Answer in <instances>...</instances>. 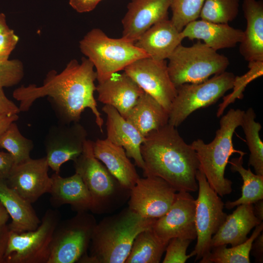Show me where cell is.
I'll return each mask as SVG.
<instances>
[{
  "label": "cell",
  "mask_w": 263,
  "mask_h": 263,
  "mask_svg": "<svg viewBox=\"0 0 263 263\" xmlns=\"http://www.w3.org/2000/svg\"><path fill=\"white\" fill-rule=\"evenodd\" d=\"M96 78L89 59L82 57L80 63L74 59L60 73L49 71L41 86L32 84L16 89L13 97L19 102L20 112H26L37 99L47 96L58 123L63 124L79 122L83 111L90 109L102 132L103 119L94 97Z\"/></svg>",
  "instance_id": "obj_1"
},
{
  "label": "cell",
  "mask_w": 263,
  "mask_h": 263,
  "mask_svg": "<svg viewBox=\"0 0 263 263\" xmlns=\"http://www.w3.org/2000/svg\"><path fill=\"white\" fill-rule=\"evenodd\" d=\"M176 128L168 124L145 137L141 147L143 175L160 177L177 192H195L200 166L197 155Z\"/></svg>",
  "instance_id": "obj_2"
},
{
  "label": "cell",
  "mask_w": 263,
  "mask_h": 263,
  "mask_svg": "<svg viewBox=\"0 0 263 263\" xmlns=\"http://www.w3.org/2000/svg\"><path fill=\"white\" fill-rule=\"evenodd\" d=\"M156 219L141 217L129 207L104 217L94 229L87 253L79 263H125L133 242Z\"/></svg>",
  "instance_id": "obj_3"
},
{
  "label": "cell",
  "mask_w": 263,
  "mask_h": 263,
  "mask_svg": "<svg viewBox=\"0 0 263 263\" xmlns=\"http://www.w3.org/2000/svg\"><path fill=\"white\" fill-rule=\"evenodd\" d=\"M244 111L239 109H230L220 121L213 140L206 144L201 139L190 144L196 152L199 168L204 173L210 186L220 196L232 191L231 180L225 177V168L230 156L234 153L244 155L246 153L235 150L232 137L235 130L241 126Z\"/></svg>",
  "instance_id": "obj_4"
},
{
  "label": "cell",
  "mask_w": 263,
  "mask_h": 263,
  "mask_svg": "<svg viewBox=\"0 0 263 263\" xmlns=\"http://www.w3.org/2000/svg\"><path fill=\"white\" fill-rule=\"evenodd\" d=\"M93 141L87 140L81 154L74 161L75 172L80 175L92 200L91 211L111 213L129 200L130 190L123 187L94 155Z\"/></svg>",
  "instance_id": "obj_5"
},
{
  "label": "cell",
  "mask_w": 263,
  "mask_h": 263,
  "mask_svg": "<svg viewBox=\"0 0 263 263\" xmlns=\"http://www.w3.org/2000/svg\"><path fill=\"white\" fill-rule=\"evenodd\" d=\"M81 53L94 65L98 83L125 68L137 59L149 57L134 43L123 38H113L94 28L79 41Z\"/></svg>",
  "instance_id": "obj_6"
},
{
  "label": "cell",
  "mask_w": 263,
  "mask_h": 263,
  "mask_svg": "<svg viewBox=\"0 0 263 263\" xmlns=\"http://www.w3.org/2000/svg\"><path fill=\"white\" fill-rule=\"evenodd\" d=\"M168 59L169 75L176 88L185 83L204 81L225 72L229 65L226 56L201 41L188 47L180 44Z\"/></svg>",
  "instance_id": "obj_7"
},
{
  "label": "cell",
  "mask_w": 263,
  "mask_h": 263,
  "mask_svg": "<svg viewBox=\"0 0 263 263\" xmlns=\"http://www.w3.org/2000/svg\"><path fill=\"white\" fill-rule=\"evenodd\" d=\"M60 218L57 210L49 208L36 229L19 233L9 230L4 262L48 263L53 235Z\"/></svg>",
  "instance_id": "obj_8"
},
{
  "label": "cell",
  "mask_w": 263,
  "mask_h": 263,
  "mask_svg": "<svg viewBox=\"0 0 263 263\" xmlns=\"http://www.w3.org/2000/svg\"><path fill=\"white\" fill-rule=\"evenodd\" d=\"M235 77L232 73L225 71L202 82L178 86L169 111V124L177 127L193 112L215 103L232 89Z\"/></svg>",
  "instance_id": "obj_9"
},
{
  "label": "cell",
  "mask_w": 263,
  "mask_h": 263,
  "mask_svg": "<svg viewBox=\"0 0 263 263\" xmlns=\"http://www.w3.org/2000/svg\"><path fill=\"white\" fill-rule=\"evenodd\" d=\"M96 224L88 211L59 222L53 235L48 263H78L87 253Z\"/></svg>",
  "instance_id": "obj_10"
},
{
  "label": "cell",
  "mask_w": 263,
  "mask_h": 263,
  "mask_svg": "<svg viewBox=\"0 0 263 263\" xmlns=\"http://www.w3.org/2000/svg\"><path fill=\"white\" fill-rule=\"evenodd\" d=\"M196 178L198 186V195L195 200L197 243L190 253L191 257L195 256V262L209 253L212 237L227 215L224 211V203L210 187L200 168L196 172Z\"/></svg>",
  "instance_id": "obj_11"
},
{
  "label": "cell",
  "mask_w": 263,
  "mask_h": 263,
  "mask_svg": "<svg viewBox=\"0 0 263 263\" xmlns=\"http://www.w3.org/2000/svg\"><path fill=\"white\" fill-rule=\"evenodd\" d=\"M124 72L169 112L177 94V88L169 75L166 60L141 58L127 66Z\"/></svg>",
  "instance_id": "obj_12"
},
{
  "label": "cell",
  "mask_w": 263,
  "mask_h": 263,
  "mask_svg": "<svg viewBox=\"0 0 263 263\" xmlns=\"http://www.w3.org/2000/svg\"><path fill=\"white\" fill-rule=\"evenodd\" d=\"M177 192L160 177H140L130 190L128 207L143 218L157 219L170 208Z\"/></svg>",
  "instance_id": "obj_13"
},
{
  "label": "cell",
  "mask_w": 263,
  "mask_h": 263,
  "mask_svg": "<svg viewBox=\"0 0 263 263\" xmlns=\"http://www.w3.org/2000/svg\"><path fill=\"white\" fill-rule=\"evenodd\" d=\"M87 136L86 129L79 122L52 125L44 140L49 168L59 174L64 163L74 161L81 154Z\"/></svg>",
  "instance_id": "obj_14"
},
{
  "label": "cell",
  "mask_w": 263,
  "mask_h": 263,
  "mask_svg": "<svg viewBox=\"0 0 263 263\" xmlns=\"http://www.w3.org/2000/svg\"><path fill=\"white\" fill-rule=\"evenodd\" d=\"M195 200L186 191L177 192L169 210L156 219L151 229L163 243L168 244L173 238L194 240L197 238Z\"/></svg>",
  "instance_id": "obj_15"
},
{
  "label": "cell",
  "mask_w": 263,
  "mask_h": 263,
  "mask_svg": "<svg viewBox=\"0 0 263 263\" xmlns=\"http://www.w3.org/2000/svg\"><path fill=\"white\" fill-rule=\"evenodd\" d=\"M49 166L46 157L30 158L15 165L6 182L30 204L50 192L52 184L48 175Z\"/></svg>",
  "instance_id": "obj_16"
},
{
  "label": "cell",
  "mask_w": 263,
  "mask_h": 263,
  "mask_svg": "<svg viewBox=\"0 0 263 263\" xmlns=\"http://www.w3.org/2000/svg\"><path fill=\"white\" fill-rule=\"evenodd\" d=\"M170 1L132 0L122 19V38L134 43L152 25L169 19Z\"/></svg>",
  "instance_id": "obj_17"
},
{
  "label": "cell",
  "mask_w": 263,
  "mask_h": 263,
  "mask_svg": "<svg viewBox=\"0 0 263 263\" xmlns=\"http://www.w3.org/2000/svg\"><path fill=\"white\" fill-rule=\"evenodd\" d=\"M96 91L99 102L113 107L125 119L144 93L125 72L114 73L98 83Z\"/></svg>",
  "instance_id": "obj_18"
},
{
  "label": "cell",
  "mask_w": 263,
  "mask_h": 263,
  "mask_svg": "<svg viewBox=\"0 0 263 263\" xmlns=\"http://www.w3.org/2000/svg\"><path fill=\"white\" fill-rule=\"evenodd\" d=\"M102 111L107 116V139L123 148L128 157L133 159L135 165L143 170L144 163L141 147L145 137L113 107L105 105Z\"/></svg>",
  "instance_id": "obj_19"
},
{
  "label": "cell",
  "mask_w": 263,
  "mask_h": 263,
  "mask_svg": "<svg viewBox=\"0 0 263 263\" xmlns=\"http://www.w3.org/2000/svg\"><path fill=\"white\" fill-rule=\"evenodd\" d=\"M184 39L170 19H167L152 25L134 43L150 57L158 60L168 59Z\"/></svg>",
  "instance_id": "obj_20"
},
{
  "label": "cell",
  "mask_w": 263,
  "mask_h": 263,
  "mask_svg": "<svg viewBox=\"0 0 263 263\" xmlns=\"http://www.w3.org/2000/svg\"><path fill=\"white\" fill-rule=\"evenodd\" d=\"M184 38L202 40L206 45L218 51L235 47L244 38V31L228 23H218L203 19L194 20L181 31Z\"/></svg>",
  "instance_id": "obj_21"
},
{
  "label": "cell",
  "mask_w": 263,
  "mask_h": 263,
  "mask_svg": "<svg viewBox=\"0 0 263 263\" xmlns=\"http://www.w3.org/2000/svg\"><path fill=\"white\" fill-rule=\"evenodd\" d=\"M51 177L52 184L50 201L53 207L68 204L76 213L91 210L90 193L79 174L75 172L71 176L63 177L54 172Z\"/></svg>",
  "instance_id": "obj_22"
},
{
  "label": "cell",
  "mask_w": 263,
  "mask_h": 263,
  "mask_svg": "<svg viewBox=\"0 0 263 263\" xmlns=\"http://www.w3.org/2000/svg\"><path fill=\"white\" fill-rule=\"evenodd\" d=\"M262 222L255 215L252 204L237 206L213 235L210 242L211 249L221 245L231 246L244 242L250 231Z\"/></svg>",
  "instance_id": "obj_23"
},
{
  "label": "cell",
  "mask_w": 263,
  "mask_h": 263,
  "mask_svg": "<svg viewBox=\"0 0 263 263\" xmlns=\"http://www.w3.org/2000/svg\"><path fill=\"white\" fill-rule=\"evenodd\" d=\"M93 149L94 156L123 187L131 189L134 186L140 177L123 148L106 138L93 142Z\"/></svg>",
  "instance_id": "obj_24"
},
{
  "label": "cell",
  "mask_w": 263,
  "mask_h": 263,
  "mask_svg": "<svg viewBox=\"0 0 263 263\" xmlns=\"http://www.w3.org/2000/svg\"><path fill=\"white\" fill-rule=\"evenodd\" d=\"M242 8L246 21L239 51L249 62L263 61V2L243 0Z\"/></svg>",
  "instance_id": "obj_25"
},
{
  "label": "cell",
  "mask_w": 263,
  "mask_h": 263,
  "mask_svg": "<svg viewBox=\"0 0 263 263\" xmlns=\"http://www.w3.org/2000/svg\"><path fill=\"white\" fill-rule=\"evenodd\" d=\"M0 202L12 219L8 226L11 231L22 232L36 229L40 223L31 204L0 180Z\"/></svg>",
  "instance_id": "obj_26"
},
{
  "label": "cell",
  "mask_w": 263,
  "mask_h": 263,
  "mask_svg": "<svg viewBox=\"0 0 263 263\" xmlns=\"http://www.w3.org/2000/svg\"><path fill=\"white\" fill-rule=\"evenodd\" d=\"M126 119L146 137L169 124V112L152 96L144 92Z\"/></svg>",
  "instance_id": "obj_27"
},
{
  "label": "cell",
  "mask_w": 263,
  "mask_h": 263,
  "mask_svg": "<svg viewBox=\"0 0 263 263\" xmlns=\"http://www.w3.org/2000/svg\"><path fill=\"white\" fill-rule=\"evenodd\" d=\"M243 157L244 155H240L228 161L231 165V170L240 174L243 184L241 196L234 201H227L225 204V207L228 209L240 205L253 204L263 199V175L253 173L250 168L245 169L243 167Z\"/></svg>",
  "instance_id": "obj_28"
},
{
  "label": "cell",
  "mask_w": 263,
  "mask_h": 263,
  "mask_svg": "<svg viewBox=\"0 0 263 263\" xmlns=\"http://www.w3.org/2000/svg\"><path fill=\"white\" fill-rule=\"evenodd\" d=\"M167 245L151 227L143 230L135 237L125 263H159Z\"/></svg>",
  "instance_id": "obj_29"
},
{
  "label": "cell",
  "mask_w": 263,
  "mask_h": 263,
  "mask_svg": "<svg viewBox=\"0 0 263 263\" xmlns=\"http://www.w3.org/2000/svg\"><path fill=\"white\" fill-rule=\"evenodd\" d=\"M249 238L242 244L227 248V245L214 247L200 263H250L249 254L255 238L263 231V223L255 227Z\"/></svg>",
  "instance_id": "obj_30"
},
{
  "label": "cell",
  "mask_w": 263,
  "mask_h": 263,
  "mask_svg": "<svg viewBox=\"0 0 263 263\" xmlns=\"http://www.w3.org/2000/svg\"><path fill=\"white\" fill-rule=\"evenodd\" d=\"M255 118L254 110L249 108L244 111L241 126L250 152L248 166L253 167L255 174L263 175V143L259 135L262 126Z\"/></svg>",
  "instance_id": "obj_31"
},
{
  "label": "cell",
  "mask_w": 263,
  "mask_h": 263,
  "mask_svg": "<svg viewBox=\"0 0 263 263\" xmlns=\"http://www.w3.org/2000/svg\"><path fill=\"white\" fill-rule=\"evenodd\" d=\"M0 148L6 150L12 155L15 165L31 158L34 143L21 133L17 124L13 122L0 134Z\"/></svg>",
  "instance_id": "obj_32"
},
{
  "label": "cell",
  "mask_w": 263,
  "mask_h": 263,
  "mask_svg": "<svg viewBox=\"0 0 263 263\" xmlns=\"http://www.w3.org/2000/svg\"><path fill=\"white\" fill-rule=\"evenodd\" d=\"M240 0H205L200 17L218 23H228L239 14Z\"/></svg>",
  "instance_id": "obj_33"
},
{
  "label": "cell",
  "mask_w": 263,
  "mask_h": 263,
  "mask_svg": "<svg viewBox=\"0 0 263 263\" xmlns=\"http://www.w3.org/2000/svg\"><path fill=\"white\" fill-rule=\"evenodd\" d=\"M204 1L205 0H171L170 20L179 31L200 17Z\"/></svg>",
  "instance_id": "obj_34"
},
{
  "label": "cell",
  "mask_w": 263,
  "mask_h": 263,
  "mask_svg": "<svg viewBox=\"0 0 263 263\" xmlns=\"http://www.w3.org/2000/svg\"><path fill=\"white\" fill-rule=\"evenodd\" d=\"M24 75V65L19 59L0 61V89L16 86Z\"/></svg>",
  "instance_id": "obj_35"
},
{
  "label": "cell",
  "mask_w": 263,
  "mask_h": 263,
  "mask_svg": "<svg viewBox=\"0 0 263 263\" xmlns=\"http://www.w3.org/2000/svg\"><path fill=\"white\" fill-rule=\"evenodd\" d=\"M248 67L250 70L246 75L242 76L235 77L232 88L233 92L224 97V101L219 105L217 112V117H220L223 113L225 108L230 103L234 102L235 99L243 98V92L248 83L263 75L262 73H253V66L251 62H249Z\"/></svg>",
  "instance_id": "obj_36"
},
{
  "label": "cell",
  "mask_w": 263,
  "mask_h": 263,
  "mask_svg": "<svg viewBox=\"0 0 263 263\" xmlns=\"http://www.w3.org/2000/svg\"><path fill=\"white\" fill-rule=\"evenodd\" d=\"M192 240L178 237L173 238L168 242L163 263H185L191 257L187 255V249Z\"/></svg>",
  "instance_id": "obj_37"
},
{
  "label": "cell",
  "mask_w": 263,
  "mask_h": 263,
  "mask_svg": "<svg viewBox=\"0 0 263 263\" xmlns=\"http://www.w3.org/2000/svg\"><path fill=\"white\" fill-rule=\"evenodd\" d=\"M19 41V37L10 28L0 33V61L9 59Z\"/></svg>",
  "instance_id": "obj_38"
},
{
  "label": "cell",
  "mask_w": 263,
  "mask_h": 263,
  "mask_svg": "<svg viewBox=\"0 0 263 263\" xmlns=\"http://www.w3.org/2000/svg\"><path fill=\"white\" fill-rule=\"evenodd\" d=\"M14 166L12 155L8 152L0 151V180L6 181Z\"/></svg>",
  "instance_id": "obj_39"
},
{
  "label": "cell",
  "mask_w": 263,
  "mask_h": 263,
  "mask_svg": "<svg viewBox=\"0 0 263 263\" xmlns=\"http://www.w3.org/2000/svg\"><path fill=\"white\" fill-rule=\"evenodd\" d=\"M20 112L19 106L5 95L3 89H0V115H13Z\"/></svg>",
  "instance_id": "obj_40"
},
{
  "label": "cell",
  "mask_w": 263,
  "mask_h": 263,
  "mask_svg": "<svg viewBox=\"0 0 263 263\" xmlns=\"http://www.w3.org/2000/svg\"><path fill=\"white\" fill-rule=\"evenodd\" d=\"M102 0H69L70 5L79 13L93 11Z\"/></svg>",
  "instance_id": "obj_41"
},
{
  "label": "cell",
  "mask_w": 263,
  "mask_h": 263,
  "mask_svg": "<svg viewBox=\"0 0 263 263\" xmlns=\"http://www.w3.org/2000/svg\"><path fill=\"white\" fill-rule=\"evenodd\" d=\"M250 251L256 263L263 262V234L260 233L254 239Z\"/></svg>",
  "instance_id": "obj_42"
},
{
  "label": "cell",
  "mask_w": 263,
  "mask_h": 263,
  "mask_svg": "<svg viewBox=\"0 0 263 263\" xmlns=\"http://www.w3.org/2000/svg\"><path fill=\"white\" fill-rule=\"evenodd\" d=\"M9 229L5 225L0 227V263L4 262V255L6 248Z\"/></svg>",
  "instance_id": "obj_43"
},
{
  "label": "cell",
  "mask_w": 263,
  "mask_h": 263,
  "mask_svg": "<svg viewBox=\"0 0 263 263\" xmlns=\"http://www.w3.org/2000/svg\"><path fill=\"white\" fill-rule=\"evenodd\" d=\"M19 119L18 114L0 115V135L13 122Z\"/></svg>",
  "instance_id": "obj_44"
},
{
  "label": "cell",
  "mask_w": 263,
  "mask_h": 263,
  "mask_svg": "<svg viewBox=\"0 0 263 263\" xmlns=\"http://www.w3.org/2000/svg\"><path fill=\"white\" fill-rule=\"evenodd\" d=\"M253 210L256 217L261 221L263 220V199L260 200L253 204Z\"/></svg>",
  "instance_id": "obj_45"
},
{
  "label": "cell",
  "mask_w": 263,
  "mask_h": 263,
  "mask_svg": "<svg viewBox=\"0 0 263 263\" xmlns=\"http://www.w3.org/2000/svg\"><path fill=\"white\" fill-rule=\"evenodd\" d=\"M9 218V214L0 202V227L6 225Z\"/></svg>",
  "instance_id": "obj_46"
},
{
  "label": "cell",
  "mask_w": 263,
  "mask_h": 263,
  "mask_svg": "<svg viewBox=\"0 0 263 263\" xmlns=\"http://www.w3.org/2000/svg\"><path fill=\"white\" fill-rule=\"evenodd\" d=\"M9 28L7 23L6 16L4 13H0V33Z\"/></svg>",
  "instance_id": "obj_47"
}]
</instances>
